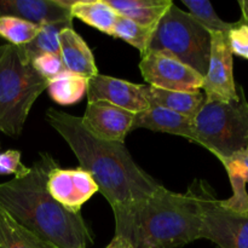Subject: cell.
Segmentation results:
<instances>
[{"mask_svg": "<svg viewBox=\"0 0 248 248\" xmlns=\"http://www.w3.org/2000/svg\"><path fill=\"white\" fill-rule=\"evenodd\" d=\"M218 160L224 166L232 189V198L227 199V200H220V203L229 210L248 213V194L246 190L247 182L241 161L236 154L232 155L230 157H220Z\"/></svg>", "mask_w": 248, "mask_h": 248, "instance_id": "44dd1931", "label": "cell"}, {"mask_svg": "<svg viewBox=\"0 0 248 248\" xmlns=\"http://www.w3.org/2000/svg\"><path fill=\"white\" fill-rule=\"evenodd\" d=\"M67 28H73V22H53L40 24L39 33L28 45L22 46L29 61L44 53L60 56V34Z\"/></svg>", "mask_w": 248, "mask_h": 248, "instance_id": "7402d4cb", "label": "cell"}, {"mask_svg": "<svg viewBox=\"0 0 248 248\" xmlns=\"http://www.w3.org/2000/svg\"><path fill=\"white\" fill-rule=\"evenodd\" d=\"M153 31H154V29L145 28V27H142L136 22L131 21L130 18H126V17L119 15L111 36L121 39V40L132 45L133 47L140 51V57H143L148 50V45H149Z\"/></svg>", "mask_w": 248, "mask_h": 248, "instance_id": "cb8c5ba5", "label": "cell"}, {"mask_svg": "<svg viewBox=\"0 0 248 248\" xmlns=\"http://www.w3.org/2000/svg\"><path fill=\"white\" fill-rule=\"evenodd\" d=\"M72 4L73 0H0V17H18L39 26L73 22Z\"/></svg>", "mask_w": 248, "mask_h": 248, "instance_id": "4fadbf2b", "label": "cell"}, {"mask_svg": "<svg viewBox=\"0 0 248 248\" xmlns=\"http://www.w3.org/2000/svg\"><path fill=\"white\" fill-rule=\"evenodd\" d=\"M89 79L81 75L63 72L47 81L50 98L60 106H72L78 103L87 94Z\"/></svg>", "mask_w": 248, "mask_h": 248, "instance_id": "ffe728a7", "label": "cell"}, {"mask_svg": "<svg viewBox=\"0 0 248 248\" xmlns=\"http://www.w3.org/2000/svg\"><path fill=\"white\" fill-rule=\"evenodd\" d=\"M147 128L154 132H165L179 136L193 142L194 119L174 113L161 107H150L135 114L132 130Z\"/></svg>", "mask_w": 248, "mask_h": 248, "instance_id": "5bb4252c", "label": "cell"}, {"mask_svg": "<svg viewBox=\"0 0 248 248\" xmlns=\"http://www.w3.org/2000/svg\"><path fill=\"white\" fill-rule=\"evenodd\" d=\"M135 114L104 101L89 102L81 118L85 128L103 140L125 143L132 131Z\"/></svg>", "mask_w": 248, "mask_h": 248, "instance_id": "8fae6325", "label": "cell"}, {"mask_svg": "<svg viewBox=\"0 0 248 248\" xmlns=\"http://www.w3.org/2000/svg\"><path fill=\"white\" fill-rule=\"evenodd\" d=\"M106 248H133V246L130 244V241H127V240L124 239V237L115 236V235H114L110 244H109Z\"/></svg>", "mask_w": 248, "mask_h": 248, "instance_id": "f1b7e54d", "label": "cell"}, {"mask_svg": "<svg viewBox=\"0 0 248 248\" xmlns=\"http://www.w3.org/2000/svg\"><path fill=\"white\" fill-rule=\"evenodd\" d=\"M147 52L171 56L205 78L211 56V33L189 12L172 4L153 31Z\"/></svg>", "mask_w": 248, "mask_h": 248, "instance_id": "8992f818", "label": "cell"}, {"mask_svg": "<svg viewBox=\"0 0 248 248\" xmlns=\"http://www.w3.org/2000/svg\"><path fill=\"white\" fill-rule=\"evenodd\" d=\"M236 101H206L194 118L193 142L217 159L230 157L248 147V102L239 86Z\"/></svg>", "mask_w": 248, "mask_h": 248, "instance_id": "5b68a950", "label": "cell"}, {"mask_svg": "<svg viewBox=\"0 0 248 248\" xmlns=\"http://www.w3.org/2000/svg\"><path fill=\"white\" fill-rule=\"evenodd\" d=\"M60 57L67 72L81 75L87 79L98 74L91 48L73 28L61 31Z\"/></svg>", "mask_w": 248, "mask_h": 248, "instance_id": "9a60e30c", "label": "cell"}, {"mask_svg": "<svg viewBox=\"0 0 248 248\" xmlns=\"http://www.w3.org/2000/svg\"><path fill=\"white\" fill-rule=\"evenodd\" d=\"M56 167L57 161L41 153L28 174L0 184V205L24 228L56 248H87L93 244V235L81 213L65 210L46 189L48 173Z\"/></svg>", "mask_w": 248, "mask_h": 248, "instance_id": "3957f363", "label": "cell"}, {"mask_svg": "<svg viewBox=\"0 0 248 248\" xmlns=\"http://www.w3.org/2000/svg\"><path fill=\"white\" fill-rule=\"evenodd\" d=\"M182 2L189 9V14L210 33H228L234 24L223 21L207 0H183Z\"/></svg>", "mask_w": 248, "mask_h": 248, "instance_id": "d4e9b609", "label": "cell"}, {"mask_svg": "<svg viewBox=\"0 0 248 248\" xmlns=\"http://www.w3.org/2000/svg\"><path fill=\"white\" fill-rule=\"evenodd\" d=\"M40 26L18 17H0V44L22 47L34 40Z\"/></svg>", "mask_w": 248, "mask_h": 248, "instance_id": "603a6c76", "label": "cell"}, {"mask_svg": "<svg viewBox=\"0 0 248 248\" xmlns=\"http://www.w3.org/2000/svg\"><path fill=\"white\" fill-rule=\"evenodd\" d=\"M227 35L232 55L248 60V24L246 22L244 19L235 22Z\"/></svg>", "mask_w": 248, "mask_h": 248, "instance_id": "4316f807", "label": "cell"}, {"mask_svg": "<svg viewBox=\"0 0 248 248\" xmlns=\"http://www.w3.org/2000/svg\"><path fill=\"white\" fill-rule=\"evenodd\" d=\"M140 69L150 86L181 92L202 90V75L164 53L147 52L140 60Z\"/></svg>", "mask_w": 248, "mask_h": 248, "instance_id": "ba28073f", "label": "cell"}, {"mask_svg": "<svg viewBox=\"0 0 248 248\" xmlns=\"http://www.w3.org/2000/svg\"><path fill=\"white\" fill-rule=\"evenodd\" d=\"M203 181L184 194L161 186L137 202L113 207L115 236L133 248H178L201 239Z\"/></svg>", "mask_w": 248, "mask_h": 248, "instance_id": "7a4b0ae2", "label": "cell"}, {"mask_svg": "<svg viewBox=\"0 0 248 248\" xmlns=\"http://www.w3.org/2000/svg\"><path fill=\"white\" fill-rule=\"evenodd\" d=\"M89 102L104 101L133 114L150 108L142 91V85L108 75H94L89 79Z\"/></svg>", "mask_w": 248, "mask_h": 248, "instance_id": "7c38bea8", "label": "cell"}, {"mask_svg": "<svg viewBox=\"0 0 248 248\" xmlns=\"http://www.w3.org/2000/svg\"><path fill=\"white\" fill-rule=\"evenodd\" d=\"M31 167H27L21 161V152L18 150H6L0 153V174H15V178H22L29 173Z\"/></svg>", "mask_w": 248, "mask_h": 248, "instance_id": "83f0119b", "label": "cell"}, {"mask_svg": "<svg viewBox=\"0 0 248 248\" xmlns=\"http://www.w3.org/2000/svg\"><path fill=\"white\" fill-rule=\"evenodd\" d=\"M31 67L34 68L36 73L40 75L41 78L50 81L53 78L60 75L61 73L65 72L64 65H63L62 60L60 56L51 55V53H44V55H39L34 57L31 61Z\"/></svg>", "mask_w": 248, "mask_h": 248, "instance_id": "484cf974", "label": "cell"}, {"mask_svg": "<svg viewBox=\"0 0 248 248\" xmlns=\"http://www.w3.org/2000/svg\"><path fill=\"white\" fill-rule=\"evenodd\" d=\"M107 4L120 16L130 18L140 26L149 29L156 28L172 0H106Z\"/></svg>", "mask_w": 248, "mask_h": 248, "instance_id": "e0dca14e", "label": "cell"}, {"mask_svg": "<svg viewBox=\"0 0 248 248\" xmlns=\"http://www.w3.org/2000/svg\"><path fill=\"white\" fill-rule=\"evenodd\" d=\"M47 81L31 67L21 47L0 46V131L12 138L22 133L31 107Z\"/></svg>", "mask_w": 248, "mask_h": 248, "instance_id": "277c9868", "label": "cell"}, {"mask_svg": "<svg viewBox=\"0 0 248 248\" xmlns=\"http://www.w3.org/2000/svg\"><path fill=\"white\" fill-rule=\"evenodd\" d=\"M142 91L150 107H161L174 113L194 119L206 102L203 91H169L159 87L142 85Z\"/></svg>", "mask_w": 248, "mask_h": 248, "instance_id": "2e32d148", "label": "cell"}, {"mask_svg": "<svg viewBox=\"0 0 248 248\" xmlns=\"http://www.w3.org/2000/svg\"><path fill=\"white\" fill-rule=\"evenodd\" d=\"M201 220V239L210 240L219 248H248V213L224 207L207 183Z\"/></svg>", "mask_w": 248, "mask_h": 248, "instance_id": "52a82bcc", "label": "cell"}, {"mask_svg": "<svg viewBox=\"0 0 248 248\" xmlns=\"http://www.w3.org/2000/svg\"><path fill=\"white\" fill-rule=\"evenodd\" d=\"M46 189L62 207L79 215L84 203L99 189L89 172L82 169L63 170L56 167L48 173Z\"/></svg>", "mask_w": 248, "mask_h": 248, "instance_id": "30bf717a", "label": "cell"}, {"mask_svg": "<svg viewBox=\"0 0 248 248\" xmlns=\"http://www.w3.org/2000/svg\"><path fill=\"white\" fill-rule=\"evenodd\" d=\"M239 5L241 7L242 12L241 19H244V22H246L248 24V0H240Z\"/></svg>", "mask_w": 248, "mask_h": 248, "instance_id": "4dcf8cb0", "label": "cell"}, {"mask_svg": "<svg viewBox=\"0 0 248 248\" xmlns=\"http://www.w3.org/2000/svg\"><path fill=\"white\" fill-rule=\"evenodd\" d=\"M228 33H211V56L202 90L206 101L232 102L240 97L234 79V58Z\"/></svg>", "mask_w": 248, "mask_h": 248, "instance_id": "9c48e42d", "label": "cell"}, {"mask_svg": "<svg viewBox=\"0 0 248 248\" xmlns=\"http://www.w3.org/2000/svg\"><path fill=\"white\" fill-rule=\"evenodd\" d=\"M0 248H56L17 222L0 205Z\"/></svg>", "mask_w": 248, "mask_h": 248, "instance_id": "d6986e66", "label": "cell"}, {"mask_svg": "<svg viewBox=\"0 0 248 248\" xmlns=\"http://www.w3.org/2000/svg\"><path fill=\"white\" fill-rule=\"evenodd\" d=\"M236 155H237V157L240 159V161H241L242 166H244L245 174H246V182L248 183V147L246 148V149L236 153Z\"/></svg>", "mask_w": 248, "mask_h": 248, "instance_id": "f546056e", "label": "cell"}, {"mask_svg": "<svg viewBox=\"0 0 248 248\" xmlns=\"http://www.w3.org/2000/svg\"><path fill=\"white\" fill-rule=\"evenodd\" d=\"M45 116L68 143L80 169L93 178L111 208L143 200L162 186L136 164L125 143L97 138L85 128L79 116L53 108Z\"/></svg>", "mask_w": 248, "mask_h": 248, "instance_id": "6da1fadb", "label": "cell"}, {"mask_svg": "<svg viewBox=\"0 0 248 248\" xmlns=\"http://www.w3.org/2000/svg\"><path fill=\"white\" fill-rule=\"evenodd\" d=\"M70 14L73 18L80 19L108 35L113 33L119 16L106 0H73Z\"/></svg>", "mask_w": 248, "mask_h": 248, "instance_id": "ac0fdd59", "label": "cell"}]
</instances>
